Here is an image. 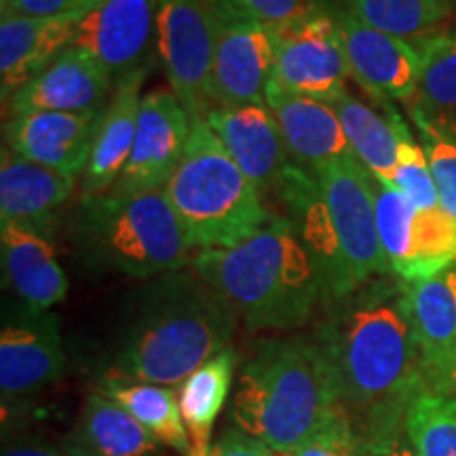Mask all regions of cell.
Returning a JSON list of instances; mask_svg holds the SVG:
<instances>
[{
  "label": "cell",
  "mask_w": 456,
  "mask_h": 456,
  "mask_svg": "<svg viewBox=\"0 0 456 456\" xmlns=\"http://www.w3.org/2000/svg\"><path fill=\"white\" fill-rule=\"evenodd\" d=\"M315 340L359 440L403 423L410 397L427 380L402 279L379 277L330 305Z\"/></svg>",
  "instance_id": "1"
},
{
  "label": "cell",
  "mask_w": 456,
  "mask_h": 456,
  "mask_svg": "<svg viewBox=\"0 0 456 456\" xmlns=\"http://www.w3.org/2000/svg\"><path fill=\"white\" fill-rule=\"evenodd\" d=\"M239 315L199 273L159 275L142 294L114 357V372L180 387L231 345Z\"/></svg>",
  "instance_id": "2"
},
{
  "label": "cell",
  "mask_w": 456,
  "mask_h": 456,
  "mask_svg": "<svg viewBox=\"0 0 456 456\" xmlns=\"http://www.w3.org/2000/svg\"><path fill=\"white\" fill-rule=\"evenodd\" d=\"M345 410L317 340L269 338L245 362L232 397V423L288 456Z\"/></svg>",
  "instance_id": "3"
},
{
  "label": "cell",
  "mask_w": 456,
  "mask_h": 456,
  "mask_svg": "<svg viewBox=\"0 0 456 456\" xmlns=\"http://www.w3.org/2000/svg\"><path fill=\"white\" fill-rule=\"evenodd\" d=\"M195 271L231 302L249 330H296L323 302L315 260L283 216H271L241 243L199 252Z\"/></svg>",
  "instance_id": "4"
},
{
  "label": "cell",
  "mask_w": 456,
  "mask_h": 456,
  "mask_svg": "<svg viewBox=\"0 0 456 456\" xmlns=\"http://www.w3.org/2000/svg\"><path fill=\"white\" fill-rule=\"evenodd\" d=\"M70 237L89 266L138 279L180 271L195 249L165 191L81 199Z\"/></svg>",
  "instance_id": "5"
},
{
  "label": "cell",
  "mask_w": 456,
  "mask_h": 456,
  "mask_svg": "<svg viewBox=\"0 0 456 456\" xmlns=\"http://www.w3.org/2000/svg\"><path fill=\"white\" fill-rule=\"evenodd\" d=\"M165 195L199 252L241 243L271 220L258 188L232 161L205 118L191 121L184 152Z\"/></svg>",
  "instance_id": "6"
},
{
  "label": "cell",
  "mask_w": 456,
  "mask_h": 456,
  "mask_svg": "<svg viewBox=\"0 0 456 456\" xmlns=\"http://www.w3.org/2000/svg\"><path fill=\"white\" fill-rule=\"evenodd\" d=\"M271 34L275 45L273 83L315 100L345 89L349 64L332 3L306 0L294 17L271 26Z\"/></svg>",
  "instance_id": "7"
},
{
  "label": "cell",
  "mask_w": 456,
  "mask_h": 456,
  "mask_svg": "<svg viewBox=\"0 0 456 456\" xmlns=\"http://www.w3.org/2000/svg\"><path fill=\"white\" fill-rule=\"evenodd\" d=\"M155 53L191 121L214 108L216 28L208 0H157Z\"/></svg>",
  "instance_id": "8"
},
{
  "label": "cell",
  "mask_w": 456,
  "mask_h": 456,
  "mask_svg": "<svg viewBox=\"0 0 456 456\" xmlns=\"http://www.w3.org/2000/svg\"><path fill=\"white\" fill-rule=\"evenodd\" d=\"M313 174L326 197L355 288L391 275L376 226L372 174L355 155L322 165Z\"/></svg>",
  "instance_id": "9"
},
{
  "label": "cell",
  "mask_w": 456,
  "mask_h": 456,
  "mask_svg": "<svg viewBox=\"0 0 456 456\" xmlns=\"http://www.w3.org/2000/svg\"><path fill=\"white\" fill-rule=\"evenodd\" d=\"M349 77L380 106L410 104L419 87L423 55L416 43L366 24L345 3L332 4Z\"/></svg>",
  "instance_id": "10"
},
{
  "label": "cell",
  "mask_w": 456,
  "mask_h": 456,
  "mask_svg": "<svg viewBox=\"0 0 456 456\" xmlns=\"http://www.w3.org/2000/svg\"><path fill=\"white\" fill-rule=\"evenodd\" d=\"M209 3V0H208ZM216 28L212 70L214 106L262 104L273 77L271 26L209 3Z\"/></svg>",
  "instance_id": "11"
},
{
  "label": "cell",
  "mask_w": 456,
  "mask_h": 456,
  "mask_svg": "<svg viewBox=\"0 0 456 456\" xmlns=\"http://www.w3.org/2000/svg\"><path fill=\"white\" fill-rule=\"evenodd\" d=\"M191 117L171 89H152L142 98L134 151L110 192L165 191L184 152Z\"/></svg>",
  "instance_id": "12"
},
{
  "label": "cell",
  "mask_w": 456,
  "mask_h": 456,
  "mask_svg": "<svg viewBox=\"0 0 456 456\" xmlns=\"http://www.w3.org/2000/svg\"><path fill=\"white\" fill-rule=\"evenodd\" d=\"M289 224L315 260L323 281V302L334 305L355 292V283L330 216L326 197L311 169L289 163L275 192Z\"/></svg>",
  "instance_id": "13"
},
{
  "label": "cell",
  "mask_w": 456,
  "mask_h": 456,
  "mask_svg": "<svg viewBox=\"0 0 456 456\" xmlns=\"http://www.w3.org/2000/svg\"><path fill=\"white\" fill-rule=\"evenodd\" d=\"M157 0H106L78 21L72 47L94 55L114 87L146 68L155 51Z\"/></svg>",
  "instance_id": "14"
},
{
  "label": "cell",
  "mask_w": 456,
  "mask_h": 456,
  "mask_svg": "<svg viewBox=\"0 0 456 456\" xmlns=\"http://www.w3.org/2000/svg\"><path fill=\"white\" fill-rule=\"evenodd\" d=\"M64 370L66 355L53 313L24 306L4 319L0 330V391L4 402L55 383Z\"/></svg>",
  "instance_id": "15"
},
{
  "label": "cell",
  "mask_w": 456,
  "mask_h": 456,
  "mask_svg": "<svg viewBox=\"0 0 456 456\" xmlns=\"http://www.w3.org/2000/svg\"><path fill=\"white\" fill-rule=\"evenodd\" d=\"M205 123L262 197L279 191L292 159L275 117L265 102L214 106L205 117Z\"/></svg>",
  "instance_id": "16"
},
{
  "label": "cell",
  "mask_w": 456,
  "mask_h": 456,
  "mask_svg": "<svg viewBox=\"0 0 456 456\" xmlns=\"http://www.w3.org/2000/svg\"><path fill=\"white\" fill-rule=\"evenodd\" d=\"M114 83L106 68L78 47H68L7 102L11 117L30 112H91L108 106Z\"/></svg>",
  "instance_id": "17"
},
{
  "label": "cell",
  "mask_w": 456,
  "mask_h": 456,
  "mask_svg": "<svg viewBox=\"0 0 456 456\" xmlns=\"http://www.w3.org/2000/svg\"><path fill=\"white\" fill-rule=\"evenodd\" d=\"M104 110L15 114L4 123V146L28 161L78 178L89 161Z\"/></svg>",
  "instance_id": "18"
},
{
  "label": "cell",
  "mask_w": 456,
  "mask_h": 456,
  "mask_svg": "<svg viewBox=\"0 0 456 456\" xmlns=\"http://www.w3.org/2000/svg\"><path fill=\"white\" fill-rule=\"evenodd\" d=\"M265 104L275 117L292 163L315 171L353 155L338 117L326 102L294 94L271 81Z\"/></svg>",
  "instance_id": "19"
},
{
  "label": "cell",
  "mask_w": 456,
  "mask_h": 456,
  "mask_svg": "<svg viewBox=\"0 0 456 456\" xmlns=\"http://www.w3.org/2000/svg\"><path fill=\"white\" fill-rule=\"evenodd\" d=\"M83 15L0 13V91L4 104L74 41Z\"/></svg>",
  "instance_id": "20"
},
{
  "label": "cell",
  "mask_w": 456,
  "mask_h": 456,
  "mask_svg": "<svg viewBox=\"0 0 456 456\" xmlns=\"http://www.w3.org/2000/svg\"><path fill=\"white\" fill-rule=\"evenodd\" d=\"M0 260L4 285L34 311H49L68 294V277L51 239L32 226L0 220Z\"/></svg>",
  "instance_id": "21"
},
{
  "label": "cell",
  "mask_w": 456,
  "mask_h": 456,
  "mask_svg": "<svg viewBox=\"0 0 456 456\" xmlns=\"http://www.w3.org/2000/svg\"><path fill=\"white\" fill-rule=\"evenodd\" d=\"M406 285L425 380L444 389L456 359V262L437 275Z\"/></svg>",
  "instance_id": "22"
},
{
  "label": "cell",
  "mask_w": 456,
  "mask_h": 456,
  "mask_svg": "<svg viewBox=\"0 0 456 456\" xmlns=\"http://www.w3.org/2000/svg\"><path fill=\"white\" fill-rule=\"evenodd\" d=\"M148 68L131 72L114 87L102 121L95 131L94 148L89 161L81 174V199L98 197L110 192L121 178L134 151L135 131H138L142 85L146 81Z\"/></svg>",
  "instance_id": "23"
},
{
  "label": "cell",
  "mask_w": 456,
  "mask_h": 456,
  "mask_svg": "<svg viewBox=\"0 0 456 456\" xmlns=\"http://www.w3.org/2000/svg\"><path fill=\"white\" fill-rule=\"evenodd\" d=\"M77 175L28 161L7 146L0 157V220L32 226L49 237L55 214L70 199Z\"/></svg>",
  "instance_id": "24"
},
{
  "label": "cell",
  "mask_w": 456,
  "mask_h": 456,
  "mask_svg": "<svg viewBox=\"0 0 456 456\" xmlns=\"http://www.w3.org/2000/svg\"><path fill=\"white\" fill-rule=\"evenodd\" d=\"M157 444L127 410L95 391L85 399L64 448L70 456H155Z\"/></svg>",
  "instance_id": "25"
},
{
  "label": "cell",
  "mask_w": 456,
  "mask_h": 456,
  "mask_svg": "<svg viewBox=\"0 0 456 456\" xmlns=\"http://www.w3.org/2000/svg\"><path fill=\"white\" fill-rule=\"evenodd\" d=\"M98 391L127 410L159 444L178 450L184 456L191 452V440L180 414L178 393L171 387L144 383L110 370Z\"/></svg>",
  "instance_id": "26"
},
{
  "label": "cell",
  "mask_w": 456,
  "mask_h": 456,
  "mask_svg": "<svg viewBox=\"0 0 456 456\" xmlns=\"http://www.w3.org/2000/svg\"><path fill=\"white\" fill-rule=\"evenodd\" d=\"M237 370V353L228 346L205 362L178 387L180 414L184 420L191 452L188 456H209L212 429L231 393Z\"/></svg>",
  "instance_id": "27"
},
{
  "label": "cell",
  "mask_w": 456,
  "mask_h": 456,
  "mask_svg": "<svg viewBox=\"0 0 456 456\" xmlns=\"http://www.w3.org/2000/svg\"><path fill=\"white\" fill-rule=\"evenodd\" d=\"M338 117L353 155L376 180L391 184L397 161V135L389 121L351 91L340 89L322 98Z\"/></svg>",
  "instance_id": "28"
},
{
  "label": "cell",
  "mask_w": 456,
  "mask_h": 456,
  "mask_svg": "<svg viewBox=\"0 0 456 456\" xmlns=\"http://www.w3.org/2000/svg\"><path fill=\"white\" fill-rule=\"evenodd\" d=\"M423 55L419 87L406 108H416L456 138V30L416 43Z\"/></svg>",
  "instance_id": "29"
},
{
  "label": "cell",
  "mask_w": 456,
  "mask_h": 456,
  "mask_svg": "<svg viewBox=\"0 0 456 456\" xmlns=\"http://www.w3.org/2000/svg\"><path fill=\"white\" fill-rule=\"evenodd\" d=\"M403 431L416 456H456V395L420 385L403 412Z\"/></svg>",
  "instance_id": "30"
},
{
  "label": "cell",
  "mask_w": 456,
  "mask_h": 456,
  "mask_svg": "<svg viewBox=\"0 0 456 456\" xmlns=\"http://www.w3.org/2000/svg\"><path fill=\"white\" fill-rule=\"evenodd\" d=\"M366 24L410 43L433 37L450 15V0H345Z\"/></svg>",
  "instance_id": "31"
},
{
  "label": "cell",
  "mask_w": 456,
  "mask_h": 456,
  "mask_svg": "<svg viewBox=\"0 0 456 456\" xmlns=\"http://www.w3.org/2000/svg\"><path fill=\"white\" fill-rule=\"evenodd\" d=\"M374 178V175H372ZM374 208L380 245H383L389 269L397 279L406 271L412 249V226L416 208L395 186L374 178Z\"/></svg>",
  "instance_id": "32"
},
{
  "label": "cell",
  "mask_w": 456,
  "mask_h": 456,
  "mask_svg": "<svg viewBox=\"0 0 456 456\" xmlns=\"http://www.w3.org/2000/svg\"><path fill=\"white\" fill-rule=\"evenodd\" d=\"M385 110L397 135V161L391 186L402 191L416 209L440 208V195H437L423 146L414 140L402 114L393 108V104H387Z\"/></svg>",
  "instance_id": "33"
},
{
  "label": "cell",
  "mask_w": 456,
  "mask_h": 456,
  "mask_svg": "<svg viewBox=\"0 0 456 456\" xmlns=\"http://www.w3.org/2000/svg\"><path fill=\"white\" fill-rule=\"evenodd\" d=\"M410 117L419 129L427 163L436 182L440 205L456 218V138L433 125L423 112L408 106Z\"/></svg>",
  "instance_id": "34"
},
{
  "label": "cell",
  "mask_w": 456,
  "mask_h": 456,
  "mask_svg": "<svg viewBox=\"0 0 456 456\" xmlns=\"http://www.w3.org/2000/svg\"><path fill=\"white\" fill-rule=\"evenodd\" d=\"M362 440L346 410H340L330 423L313 433L288 456H357Z\"/></svg>",
  "instance_id": "35"
},
{
  "label": "cell",
  "mask_w": 456,
  "mask_h": 456,
  "mask_svg": "<svg viewBox=\"0 0 456 456\" xmlns=\"http://www.w3.org/2000/svg\"><path fill=\"white\" fill-rule=\"evenodd\" d=\"M231 13L252 17L266 26H277L294 17L305 7L306 0H209Z\"/></svg>",
  "instance_id": "36"
},
{
  "label": "cell",
  "mask_w": 456,
  "mask_h": 456,
  "mask_svg": "<svg viewBox=\"0 0 456 456\" xmlns=\"http://www.w3.org/2000/svg\"><path fill=\"white\" fill-rule=\"evenodd\" d=\"M106 0H0L3 13L57 17V15H87Z\"/></svg>",
  "instance_id": "37"
},
{
  "label": "cell",
  "mask_w": 456,
  "mask_h": 456,
  "mask_svg": "<svg viewBox=\"0 0 456 456\" xmlns=\"http://www.w3.org/2000/svg\"><path fill=\"white\" fill-rule=\"evenodd\" d=\"M362 450L368 456H416L403 431V423L362 437Z\"/></svg>",
  "instance_id": "38"
},
{
  "label": "cell",
  "mask_w": 456,
  "mask_h": 456,
  "mask_svg": "<svg viewBox=\"0 0 456 456\" xmlns=\"http://www.w3.org/2000/svg\"><path fill=\"white\" fill-rule=\"evenodd\" d=\"M209 456H279L277 452L256 440V437L248 436L241 429L224 431L212 444V450H209Z\"/></svg>",
  "instance_id": "39"
},
{
  "label": "cell",
  "mask_w": 456,
  "mask_h": 456,
  "mask_svg": "<svg viewBox=\"0 0 456 456\" xmlns=\"http://www.w3.org/2000/svg\"><path fill=\"white\" fill-rule=\"evenodd\" d=\"M3 456H70L66 452H60V450L45 446V444H24V446H13L7 448Z\"/></svg>",
  "instance_id": "40"
},
{
  "label": "cell",
  "mask_w": 456,
  "mask_h": 456,
  "mask_svg": "<svg viewBox=\"0 0 456 456\" xmlns=\"http://www.w3.org/2000/svg\"><path fill=\"white\" fill-rule=\"evenodd\" d=\"M442 391H450V393H454V395H456V359H454L452 370H450V374H448V379H446V385H444Z\"/></svg>",
  "instance_id": "41"
},
{
  "label": "cell",
  "mask_w": 456,
  "mask_h": 456,
  "mask_svg": "<svg viewBox=\"0 0 456 456\" xmlns=\"http://www.w3.org/2000/svg\"><path fill=\"white\" fill-rule=\"evenodd\" d=\"M357 456H368L366 452H363V450H362V446H359V454Z\"/></svg>",
  "instance_id": "42"
}]
</instances>
